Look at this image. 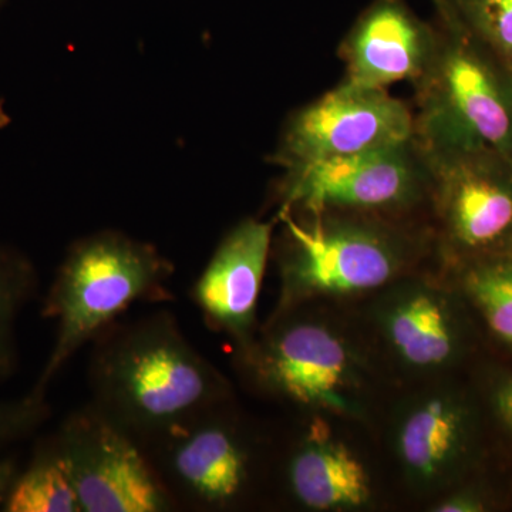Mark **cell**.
I'll list each match as a JSON object with an SVG mask.
<instances>
[{
	"label": "cell",
	"instance_id": "22",
	"mask_svg": "<svg viewBox=\"0 0 512 512\" xmlns=\"http://www.w3.org/2000/svg\"><path fill=\"white\" fill-rule=\"evenodd\" d=\"M494 407L505 426L512 430V379L498 384L494 392Z\"/></svg>",
	"mask_w": 512,
	"mask_h": 512
},
{
	"label": "cell",
	"instance_id": "5",
	"mask_svg": "<svg viewBox=\"0 0 512 512\" xmlns=\"http://www.w3.org/2000/svg\"><path fill=\"white\" fill-rule=\"evenodd\" d=\"M242 376L256 392L311 412L356 417L365 399V357L349 333L302 308L271 315L238 349Z\"/></svg>",
	"mask_w": 512,
	"mask_h": 512
},
{
	"label": "cell",
	"instance_id": "23",
	"mask_svg": "<svg viewBox=\"0 0 512 512\" xmlns=\"http://www.w3.org/2000/svg\"><path fill=\"white\" fill-rule=\"evenodd\" d=\"M18 474L19 467L15 458H0V510L8 500V495Z\"/></svg>",
	"mask_w": 512,
	"mask_h": 512
},
{
	"label": "cell",
	"instance_id": "14",
	"mask_svg": "<svg viewBox=\"0 0 512 512\" xmlns=\"http://www.w3.org/2000/svg\"><path fill=\"white\" fill-rule=\"evenodd\" d=\"M473 417L463 397L433 390L414 397L397 417L394 450L404 476L416 490L436 491L450 483L470 453Z\"/></svg>",
	"mask_w": 512,
	"mask_h": 512
},
{
	"label": "cell",
	"instance_id": "16",
	"mask_svg": "<svg viewBox=\"0 0 512 512\" xmlns=\"http://www.w3.org/2000/svg\"><path fill=\"white\" fill-rule=\"evenodd\" d=\"M2 511L82 512L72 480L50 437L37 444L29 466L19 471Z\"/></svg>",
	"mask_w": 512,
	"mask_h": 512
},
{
	"label": "cell",
	"instance_id": "3",
	"mask_svg": "<svg viewBox=\"0 0 512 512\" xmlns=\"http://www.w3.org/2000/svg\"><path fill=\"white\" fill-rule=\"evenodd\" d=\"M174 268L156 248L119 232H99L67 251L45 299L43 318L56 323V339L30 393L47 390L79 350L140 302L173 299Z\"/></svg>",
	"mask_w": 512,
	"mask_h": 512
},
{
	"label": "cell",
	"instance_id": "10",
	"mask_svg": "<svg viewBox=\"0 0 512 512\" xmlns=\"http://www.w3.org/2000/svg\"><path fill=\"white\" fill-rule=\"evenodd\" d=\"M414 137V113L384 89L342 82L286 124L275 161L286 171L402 143Z\"/></svg>",
	"mask_w": 512,
	"mask_h": 512
},
{
	"label": "cell",
	"instance_id": "8",
	"mask_svg": "<svg viewBox=\"0 0 512 512\" xmlns=\"http://www.w3.org/2000/svg\"><path fill=\"white\" fill-rule=\"evenodd\" d=\"M232 404L212 407L146 448L178 510L228 511L254 491L258 443Z\"/></svg>",
	"mask_w": 512,
	"mask_h": 512
},
{
	"label": "cell",
	"instance_id": "9",
	"mask_svg": "<svg viewBox=\"0 0 512 512\" xmlns=\"http://www.w3.org/2000/svg\"><path fill=\"white\" fill-rule=\"evenodd\" d=\"M49 437L82 512L178 511L146 450L92 403L70 413Z\"/></svg>",
	"mask_w": 512,
	"mask_h": 512
},
{
	"label": "cell",
	"instance_id": "18",
	"mask_svg": "<svg viewBox=\"0 0 512 512\" xmlns=\"http://www.w3.org/2000/svg\"><path fill=\"white\" fill-rule=\"evenodd\" d=\"M37 293L36 269L25 256L0 247V382L18 365L16 328Z\"/></svg>",
	"mask_w": 512,
	"mask_h": 512
},
{
	"label": "cell",
	"instance_id": "6",
	"mask_svg": "<svg viewBox=\"0 0 512 512\" xmlns=\"http://www.w3.org/2000/svg\"><path fill=\"white\" fill-rule=\"evenodd\" d=\"M426 154L429 222L444 266L512 255L511 158L487 147Z\"/></svg>",
	"mask_w": 512,
	"mask_h": 512
},
{
	"label": "cell",
	"instance_id": "2",
	"mask_svg": "<svg viewBox=\"0 0 512 512\" xmlns=\"http://www.w3.org/2000/svg\"><path fill=\"white\" fill-rule=\"evenodd\" d=\"M281 295L272 315L318 299L376 293L436 254L427 221L340 210L279 211Z\"/></svg>",
	"mask_w": 512,
	"mask_h": 512
},
{
	"label": "cell",
	"instance_id": "17",
	"mask_svg": "<svg viewBox=\"0 0 512 512\" xmlns=\"http://www.w3.org/2000/svg\"><path fill=\"white\" fill-rule=\"evenodd\" d=\"M483 316L488 329L512 346V255L446 266Z\"/></svg>",
	"mask_w": 512,
	"mask_h": 512
},
{
	"label": "cell",
	"instance_id": "15",
	"mask_svg": "<svg viewBox=\"0 0 512 512\" xmlns=\"http://www.w3.org/2000/svg\"><path fill=\"white\" fill-rule=\"evenodd\" d=\"M285 483L299 504L315 511L363 508L373 494L365 464L320 419L293 448Z\"/></svg>",
	"mask_w": 512,
	"mask_h": 512
},
{
	"label": "cell",
	"instance_id": "4",
	"mask_svg": "<svg viewBox=\"0 0 512 512\" xmlns=\"http://www.w3.org/2000/svg\"><path fill=\"white\" fill-rule=\"evenodd\" d=\"M436 10L437 45L414 82V137L426 153L487 147L512 160V77L453 16Z\"/></svg>",
	"mask_w": 512,
	"mask_h": 512
},
{
	"label": "cell",
	"instance_id": "7",
	"mask_svg": "<svg viewBox=\"0 0 512 512\" xmlns=\"http://www.w3.org/2000/svg\"><path fill=\"white\" fill-rule=\"evenodd\" d=\"M431 168L416 137L286 171L281 210H340L429 222ZM430 224V222H429Z\"/></svg>",
	"mask_w": 512,
	"mask_h": 512
},
{
	"label": "cell",
	"instance_id": "13",
	"mask_svg": "<svg viewBox=\"0 0 512 512\" xmlns=\"http://www.w3.org/2000/svg\"><path fill=\"white\" fill-rule=\"evenodd\" d=\"M436 45V23L419 18L404 0H373L340 42L343 82L384 90L403 80L414 83Z\"/></svg>",
	"mask_w": 512,
	"mask_h": 512
},
{
	"label": "cell",
	"instance_id": "1",
	"mask_svg": "<svg viewBox=\"0 0 512 512\" xmlns=\"http://www.w3.org/2000/svg\"><path fill=\"white\" fill-rule=\"evenodd\" d=\"M90 403L146 450L232 400L228 380L168 311L114 322L92 342Z\"/></svg>",
	"mask_w": 512,
	"mask_h": 512
},
{
	"label": "cell",
	"instance_id": "11",
	"mask_svg": "<svg viewBox=\"0 0 512 512\" xmlns=\"http://www.w3.org/2000/svg\"><path fill=\"white\" fill-rule=\"evenodd\" d=\"M372 322L384 352L409 375L434 376L463 352V320L436 276L413 272L376 292Z\"/></svg>",
	"mask_w": 512,
	"mask_h": 512
},
{
	"label": "cell",
	"instance_id": "12",
	"mask_svg": "<svg viewBox=\"0 0 512 512\" xmlns=\"http://www.w3.org/2000/svg\"><path fill=\"white\" fill-rule=\"evenodd\" d=\"M274 224L248 218L225 235L191 288L192 303L214 332L229 336L238 349L256 332V306L269 255Z\"/></svg>",
	"mask_w": 512,
	"mask_h": 512
},
{
	"label": "cell",
	"instance_id": "21",
	"mask_svg": "<svg viewBox=\"0 0 512 512\" xmlns=\"http://www.w3.org/2000/svg\"><path fill=\"white\" fill-rule=\"evenodd\" d=\"M437 512H478L484 510L483 501L473 493H457L443 498L439 504L434 505Z\"/></svg>",
	"mask_w": 512,
	"mask_h": 512
},
{
	"label": "cell",
	"instance_id": "20",
	"mask_svg": "<svg viewBox=\"0 0 512 512\" xmlns=\"http://www.w3.org/2000/svg\"><path fill=\"white\" fill-rule=\"evenodd\" d=\"M49 417L47 400L30 392L20 399L0 400V448L33 436Z\"/></svg>",
	"mask_w": 512,
	"mask_h": 512
},
{
	"label": "cell",
	"instance_id": "19",
	"mask_svg": "<svg viewBox=\"0 0 512 512\" xmlns=\"http://www.w3.org/2000/svg\"><path fill=\"white\" fill-rule=\"evenodd\" d=\"M471 33L512 77V0H431Z\"/></svg>",
	"mask_w": 512,
	"mask_h": 512
}]
</instances>
